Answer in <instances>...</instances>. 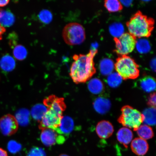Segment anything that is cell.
Here are the masks:
<instances>
[{
	"instance_id": "cell-30",
	"label": "cell",
	"mask_w": 156,
	"mask_h": 156,
	"mask_svg": "<svg viewBox=\"0 0 156 156\" xmlns=\"http://www.w3.org/2000/svg\"><path fill=\"white\" fill-rule=\"evenodd\" d=\"M27 112V111L26 110L20 111L17 113L16 114L21 115V118L16 119L18 124H25L28 122L29 113Z\"/></svg>"
},
{
	"instance_id": "cell-7",
	"label": "cell",
	"mask_w": 156,
	"mask_h": 156,
	"mask_svg": "<svg viewBox=\"0 0 156 156\" xmlns=\"http://www.w3.org/2000/svg\"><path fill=\"white\" fill-rule=\"evenodd\" d=\"M136 38L129 33H124L119 38H114L116 49L115 51L119 56L127 55L134 50Z\"/></svg>"
},
{
	"instance_id": "cell-22",
	"label": "cell",
	"mask_w": 156,
	"mask_h": 156,
	"mask_svg": "<svg viewBox=\"0 0 156 156\" xmlns=\"http://www.w3.org/2000/svg\"><path fill=\"white\" fill-rule=\"evenodd\" d=\"M46 111V107L44 105L38 104L33 107L31 114L33 118L40 122L43 118Z\"/></svg>"
},
{
	"instance_id": "cell-35",
	"label": "cell",
	"mask_w": 156,
	"mask_h": 156,
	"mask_svg": "<svg viewBox=\"0 0 156 156\" xmlns=\"http://www.w3.org/2000/svg\"><path fill=\"white\" fill-rule=\"evenodd\" d=\"M9 1L5 0V1H0V7H4L7 5L9 3Z\"/></svg>"
},
{
	"instance_id": "cell-3",
	"label": "cell",
	"mask_w": 156,
	"mask_h": 156,
	"mask_svg": "<svg viewBox=\"0 0 156 156\" xmlns=\"http://www.w3.org/2000/svg\"><path fill=\"white\" fill-rule=\"evenodd\" d=\"M155 21L153 18L144 15L138 11L126 23L129 34L135 38L149 37L154 28Z\"/></svg>"
},
{
	"instance_id": "cell-33",
	"label": "cell",
	"mask_w": 156,
	"mask_h": 156,
	"mask_svg": "<svg viewBox=\"0 0 156 156\" xmlns=\"http://www.w3.org/2000/svg\"><path fill=\"white\" fill-rule=\"evenodd\" d=\"M121 3L124 5L126 6H129L132 3V1H120Z\"/></svg>"
},
{
	"instance_id": "cell-24",
	"label": "cell",
	"mask_w": 156,
	"mask_h": 156,
	"mask_svg": "<svg viewBox=\"0 0 156 156\" xmlns=\"http://www.w3.org/2000/svg\"><path fill=\"white\" fill-rule=\"evenodd\" d=\"M122 79L117 73H112L109 75L107 78V83L111 87L116 88L122 83Z\"/></svg>"
},
{
	"instance_id": "cell-5",
	"label": "cell",
	"mask_w": 156,
	"mask_h": 156,
	"mask_svg": "<svg viewBox=\"0 0 156 156\" xmlns=\"http://www.w3.org/2000/svg\"><path fill=\"white\" fill-rule=\"evenodd\" d=\"M142 114L136 109L129 105L122 107L121 114L118 119V122L125 127L132 129L136 131L143 122Z\"/></svg>"
},
{
	"instance_id": "cell-31",
	"label": "cell",
	"mask_w": 156,
	"mask_h": 156,
	"mask_svg": "<svg viewBox=\"0 0 156 156\" xmlns=\"http://www.w3.org/2000/svg\"><path fill=\"white\" fill-rule=\"evenodd\" d=\"M21 148L20 144L14 141H9L8 144V149L12 153H17L20 150Z\"/></svg>"
},
{
	"instance_id": "cell-25",
	"label": "cell",
	"mask_w": 156,
	"mask_h": 156,
	"mask_svg": "<svg viewBox=\"0 0 156 156\" xmlns=\"http://www.w3.org/2000/svg\"><path fill=\"white\" fill-rule=\"evenodd\" d=\"M136 50L140 53H147L151 50L150 43L145 39H140L136 41Z\"/></svg>"
},
{
	"instance_id": "cell-12",
	"label": "cell",
	"mask_w": 156,
	"mask_h": 156,
	"mask_svg": "<svg viewBox=\"0 0 156 156\" xmlns=\"http://www.w3.org/2000/svg\"><path fill=\"white\" fill-rule=\"evenodd\" d=\"M74 128V122L73 119L69 116H63L59 126L55 130L58 133L64 136L71 133Z\"/></svg>"
},
{
	"instance_id": "cell-2",
	"label": "cell",
	"mask_w": 156,
	"mask_h": 156,
	"mask_svg": "<svg viewBox=\"0 0 156 156\" xmlns=\"http://www.w3.org/2000/svg\"><path fill=\"white\" fill-rule=\"evenodd\" d=\"M43 103L47 111L40 122L39 128L41 130L46 128L55 130L59 126L66 108L64 99L51 95L44 99Z\"/></svg>"
},
{
	"instance_id": "cell-37",
	"label": "cell",
	"mask_w": 156,
	"mask_h": 156,
	"mask_svg": "<svg viewBox=\"0 0 156 156\" xmlns=\"http://www.w3.org/2000/svg\"><path fill=\"white\" fill-rule=\"evenodd\" d=\"M151 67L152 69L154 71H155V59L152 60L151 63Z\"/></svg>"
},
{
	"instance_id": "cell-10",
	"label": "cell",
	"mask_w": 156,
	"mask_h": 156,
	"mask_svg": "<svg viewBox=\"0 0 156 156\" xmlns=\"http://www.w3.org/2000/svg\"><path fill=\"white\" fill-rule=\"evenodd\" d=\"M95 130L99 138L106 139L112 135L114 132V128L110 122L102 120L98 123Z\"/></svg>"
},
{
	"instance_id": "cell-38",
	"label": "cell",
	"mask_w": 156,
	"mask_h": 156,
	"mask_svg": "<svg viewBox=\"0 0 156 156\" xmlns=\"http://www.w3.org/2000/svg\"><path fill=\"white\" fill-rule=\"evenodd\" d=\"M59 156H69L66 154H62L60 155Z\"/></svg>"
},
{
	"instance_id": "cell-18",
	"label": "cell",
	"mask_w": 156,
	"mask_h": 156,
	"mask_svg": "<svg viewBox=\"0 0 156 156\" xmlns=\"http://www.w3.org/2000/svg\"><path fill=\"white\" fill-rule=\"evenodd\" d=\"M143 122L146 125L155 126L156 124V108L150 107L145 109L142 113Z\"/></svg>"
},
{
	"instance_id": "cell-21",
	"label": "cell",
	"mask_w": 156,
	"mask_h": 156,
	"mask_svg": "<svg viewBox=\"0 0 156 156\" xmlns=\"http://www.w3.org/2000/svg\"><path fill=\"white\" fill-rule=\"evenodd\" d=\"M136 131L140 138L145 140L151 139L154 136L153 129L145 124L140 126Z\"/></svg>"
},
{
	"instance_id": "cell-29",
	"label": "cell",
	"mask_w": 156,
	"mask_h": 156,
	"mask_svg": "<svg viewBox=\"0 0 156 156\" xmlns=\"http://www.w3.org/2000/svg\"><path fill=\"white\" fill-rule=\"evenodd\" d=\"M27 156H46L45 152L42 148L34 147L31 149Z\"/></svg>"
},
{
	"instance_id": "cell-26",
	"label": "cell",
	"mask_w": 156,
	"mask_h": 156,
	"mask_svg": "<svg viewBox=\"0 0 156 156\" xmlns=\"http://www.w3.org/2000/svg\"><path fill=\"white\" fill-rule=\"evenodd\" d=\"M109 30L114 38H119L124 34V28L121 23H114L110 25Z\"/></svg>"
},
{
	"instance_id": "cell-34",
	"label": "cell",
	"mask_w": 156,
	"mask_h": 156,
	"mask_svg": "<svg viewBox=\"0 0 156 156\" xmlns=\"http://www.w3.org/2000/svg\"><path fill=\"white\" fill-rule=\"evenodd\" d=\"M5 29L4 27L2 26L0 24V40L2 38L3 35L5 32Z\"/></svg>"
},
{
	"instance_id": "cell-14",
	"label": "cell",
	"mask_w": 156,
	"mask_h": 156,
	"mask_svg": "<svg viewBox=\"0 0 156 156\" xmlns=\"http://www.w3.org/2000/svg\"><path fill=\"white\" fill-rule=\"evenodd\" d=\"M93 107L96 112L101 114H106L111 107L110 101L108 98L99 97L93 102Z\"/></svg>"
},
{
	"instance_id": "cell-15",
	"label": "cell",
	"mask_w": 156,
	"mask_h": 156,
	"mask_svg": "<svg viewBox=\"0 0 156 156\" xmlns=\"http://www.w3.org/2000/svg\"><path fill=\"white\" fill-rule=\"evenodd\" d=\"M116 136L118 141L127 148L129 144L132 141L133 135L131 130L129 128L123 127L118 130Z\"/></svg>"
},
{
	"instance_id": "cell-11",
	"label": "cell",
	"mask_w": 156,
	"mask_h": 156,
	"mask_svg": "<svg viewBox=\"0 0 156 156\" xmlns=\"http://www.w3.org/2000/svg\"><path fill=\"white\" fill-rule=\"evenodd\" d=\"M133 152L138 156L145 155L149 149V146L147 141L140 137L133 140L131 144Z\"/></svg>"
},
{
	"instance_id": "cell-19",
	"label": "cell",
	"mask_w": 156,
	"mask_h": 156,
	"mask_svg": "<svg viewBox=\"0 0 156 156\" xmlns=\"http://www.w3.org/2000/svg\"><path fill=\"white\" fill-rule=\"evenodd\" d=\"M87 87L89 91L94 94L101 93L104 88L102 82L97 78L91 79L88 83Z\"/></svg>"
},
{
	"instance_id": "cell-36",
	"label": "cell",
	"mask_w": 156,
	"mask_h": 156,
	"mask_svg": "<svg viewBox=\"0 0 156 156\" xmlns=\"http://www.w3.org/2000/svg\"><path fill=\"white\" fill-rule=\"evenodd\" d=\"M0 156H8L7 152L1 148H0Z\"/></svg>"
},
{
	"instance_id": "cell-27",
	"label": "cell",
	"mask_w": 156,
	"mask_h": 156,
	"mask_svg": "<svg viewBox=\"0 0 156 156\" xmlns=\"http://www.w3.org/2000/svg\"><path fill=\"white\" fill-rule=\"evenodd\" d=\"M27 51L24 46L19 44L16 46L13 50V55L15 58L19 61L24 60L27 57Z\"/></svg>"
},
{
	"instance_id": "cell-23",
	"label": "cell",
	"mask_w": 156,
	"mask_h": 156,
	"mask_svg": "<svg viewBox=\"0 0 156 156\" xmlns=\"http://www.w3.org/2000/svg\"><path fill=\"white\" fill-rule=\"evenodd\" d=\"M104 6L110 12H115L121 11L122 5L118 0H106L104 2Z\"/></svg>"
},
{
	"instance_id": "cell-9",
	"label": "cell",
	"mask_w": 156,
	"mask_h": 156,
	"mask_svg": "<svg viewBox=\"0 0 156 156\" xmlns=\"http://www.w3.org/2000/svg\"><path fill=\"white\" fill-rule=\"evenodd\" d=\"M41 141L44 145L47 147L62 144L65 141L64 136L58 133L55 130L46 128L42 130L40 135Z\"/></svg>"
},
{
	"instance_id": "cell-28",
	"label": "cell",
	"mask_w": 156,
	"mask_h": 156,
	"mask_svg": "<svg viewBox=\"0 0 156 156\" xmlns=\"http://www.w3.org/2000/svg\"><path fill=\"white\" fill-rule=\"evenodd\" d=\"M38 16L40 20L45 24H48L51 22L52 19V13L47 9H43L40 11Z\"/></svg>"
},
{
	"instance_id": "cell-6",
	"label": "cell",
	"mask_w": 156,
	"mask_h": 156,
	"mask_svg": "<svg viewBox=\"0 0 156 156\" xmlns=\"http://www.w3.org/2000/svg\"><path fill=\"white\" fill-rule=\"evenodd\" d=\"M62 36L64 42L69 45L80 44L86 38L83 27L76 23H70L66 25L63 29Z\"/></svg>"
},
{
	"instance_id": "cell-13",
	"label": "cell",
	"mask_w": 156,
	"mask_h": 156,
	"mask_svg": "<svg viewBox=\"0 0 156 156\" xmlns=\"http://www.w3.org/2000/svg\"><path fill=\"white\" fill-rule=\"evenodd\" d=\"M136 85L139 88L146 93L153 92L156 89L154 78L151 76H146L138 80Z\"/></svg>"
},
{
	"instance_id": "cell-4",
	"label": "cell",
	"mask_w": 156,
	"mask_h": 156,
	"mask_svg": "<svg viewBox=\"0 0 156 156\" xmlns=\"http://www.w3.org/2000/svg\"><path fill=\"white\" fill-rule=\"evenodd\" d=\"M114 66L117 73L124 80L135 79L140 75L139 66L128 55L119 56Z\"/></svg>"
},
{
	"instance_id": "cell-1",
	"label": "cell",
	"mask_w": 156,
	"mask_h": 156,
	"mask_svg": "<svg viewBox=\"0 0 156 156\" xmlns=\"http://www.w3.org/2000/svg\"><path fill=\"white\" fill-rule=\"evenodd\" d=\"M97 49L91 50L87 54H75L70 69V76L76 84L85 83L96 73L94 58L97 53Z\"/></svg>"
},
{
	"instance_id": "cell-32",
	"label": "cell",
	"mask_w": 156,
	"mask_h": 156,
	"mask_svg": "<svg viewBox=\"0 0 156 156\" xmlns=\"http://www.w3.org/2000/svg\"><path fill=\"white\" fill-rule=\"evenodd\" d=\"M147 105L151 107L155 108L156 94L155 92L151 94L147 99Z\"/></svg>"
},
{
	"instance_id": "cell-20",
	"label": "cell",
	"mask_w": 156,
	"mask_h": 156,
	"mask_svg": "<svg viewBox=\"0 0 156 156\" xmlns=\"http://www.w3.org/2000/svg\"><path fill=\"white\" fill-rule=\"evenodd\" d=\"M114 67V62L108 58L103 59L99 64L101 73L104 76L108 75L112 73Z\"/></svg>"
},
{
	"instance_id": "cell-17",
	"label": "cell",
	"mask_w": 156,
	"mask_h": 156,
	"mask_svg": "<svg viewBox=\"0 0 156 156\" xmlns=\"http://www.w3.org/2000/svg\"><path fill=\"white\" fill-rule=\"evenodd\" d=\"M15 59L9 55L3 56L0 60V67L4 71L11 72L15 69Z\"/></svg>"
},
{
	"instance_id": "cell-16",
	"label": "cell",
	"mask_w": 156,
	"mask_h": 156,
	"mask_svg": "<svg viewBox=\"0 0 156 156\" xmlns=\"http://www.w3.org/2000/svg\"><path fill=\"white\" fill-rule=\"evenodd\" d=\"M15 17L11 12L0 9V24L2 26L9 27L14 24Z\"/></svg>"
},
{
	"instance_id": "cell-8",
	"label": "cell",
	"mask_w": 156,
	"mask_h": 156,
	"mask_svg": "<svg viewBox=\"0 0 156 156\" xmlns=\"http://www.w3.org/2000/svg\"><path fill=\"white\" fill-rule=\"evenodd\" d=\"M18 128V123L12 115L7 114L0 119V131L3 135H13L17 132Z\"/></svg>"
}]
</instances>
